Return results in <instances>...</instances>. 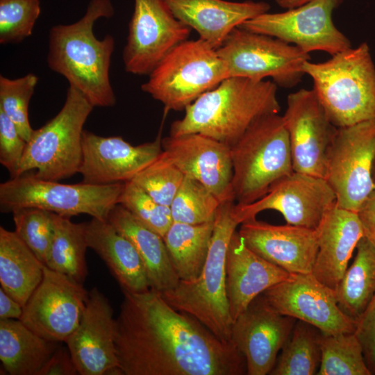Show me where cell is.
<instances>
[{
  "label": "cell",
  "instance_id": "1",
  "mask_svg": "<svg viewBox=\"0 0 375 375\" xmlns=\"http://www.w3.org/2000/svg\"><path fill=\"white\" fill-rule=\"evenodd\" d=\"M115 344L123 375H243L244 355L160 292L123 291Z\"/></svg>",
  "mask_w": 375,
  "mask_h": 375
},
{
  "label": "cell",
  "instance_id": "2",
  "mask_svg": "<svg viewBox=\"0 0 375 375\" xmlns=\"http://www.w3.org/2000/svg\"><path fill=\"white\" fill-rule=\"evenodd\" d=\"M115 14L111 0H90L83 16L70 24H57L49 33L47 65L82 92L94 107H112L116 97L110 79L115 41L94 33L95 22Z\"/></svg>",
  "mask_w": 375,
  "mask_h": 375
},
{
  "label": "cell",
  "instance_id": "3",
  "mask_svg": "<svg viewBox=\"0 0 375 375\" xmlns=\"http://www.w3.org/2000/svg\"><path fill=\"white\" fill-rule=\"evenodd\" d=\"M276 92L273 81L228 77L188 106L169 135L199 133L231 147L257 120L279 113Z\"/></svg>",
  "mask_w": 375,
  "mask_h": 375
},
{
  "label": "cell",
  "instance_id": "4",
  "mask_svg": "<svg viewBox=\"0 0 375 375\" xmlns=\"http://www.w3.org/2000/svg\"><path fill=\"white\" fill-rule=\"evenodd\" d=\"M234 201L222 203L217 212L208 255L199 276L180 281L174 289L161 292L178 310L203 324L224 342H231V317L226 294V256L233 234L240 224L233 213Z\"/></svg>",
  "mask_w": 375,
  "mask_h": 375
},
{
  "label": "cell",
  "instance_id": "5",
  "mask_svg": "<svg viewBox=\"0 0 375 375\" xmlns=\"http://www.w3.org/2000/svg\"><path fill=\"white\" fill-rule=\"evenodd\" d=\"M304 74L328 119L337 128L375 120V65L362 42L322 62L307 61Z\"/></svg>",
  "mask_w": 375,
  "mask_h": 375
},
{
  "label": "cell",
  "instance_id": "6",
  "mask_svg": "<svg viewBox=\"0 0 375 375\" xmlns=\"http://www.w3.org/2000/svg\"><path fill=\"white\" fill-rule=\"evenodd\" d=\"M231 154L236 204L257 201L274 183L294 172L288 133L278 114L254 122L231 147Z\"/></svg>",
  "mask_w": 375,
  "mask_h": 375
},
{
  "label": "cell",
  "instance_id": "7",
  "mask_svg": "<svg viewBox=\"0 0 375 375\" xmlns=\"http://www.w3.org/2000/svg\"><path fill=\"white\" fill-rule=\"evenodd\" d=\"M94 108L82 92L69 85L60 110L44 126L33 130L17 176L36 169V177L58 181L78 173L83 126Z\"/></svg>",
  "mask_w": 375,
  "mask_h": 375
},
{
  "label": "cell",
  "instance_id": "8",
  "mask_svg": "<svg viewBox=\"0 0 375 375\" xmlns=\"http://www.w3.org/2000/svg\"><path fill=\"white\" fill-rule=\"evenodd\" d=\"M141 85L166 110L181 111L229 77L217 49L204 40H186L170 51Z\"/></svg>",
  "mask_w": 375,
  "mask_h": 375
},
{
  "label": "cell",
  "instance_id": "9",
  "mask_svg": "<svg viewBox=\"0 0 375 375\" xmlns=\"http://www.w3.org/2000/svg\"><path fill=\"white\" fill-rule=\"evenodd\" d=\"M124 186V183L64 184L26 172L0 184V209L12 212L17 208L33 207L63 217L86 214L107 220L112 208L119 203Z\"/></svg>",
  "mask_w": 375,
  "mask_h": 375
},
{
  "label": "cell",
  "instance_id": "10",
  "mask_svg": "<svg viewBox=\"0 0 375 375\" xmlns=\"http://www.w3.org/2000/svg\"><path fill=\"white\" fill-rule=\"evenodd\" d=\"M229 77L253 81L271 78L281 88H291L305 75L309 53L280 39L235 28L217 49Z\"/></svg>",
  "mask_w": 375,
  "mask_h": 375
},
{
  "label": "cell",
  "instance_id": "11",
  "mask_svg": "<svg viewBox=\"0 0 375 375\" xmlns=\"http://www.w3.org/2000/svg\"><path fill=\"white\" fill-rule=\"evenodd\" d=\"M374 159L375 120L338 128L324 176L335 194L337 206L358 212L375 188Z\"/></svg>",
  "mask_w": 375,
  "mask_h": 375
},
{
  "label": "cell",
  "instance_id": "12",
  "mask_svg": "<svg viewBox=\"0 0 375 375\" xmlns=\"http://www.w3.org/2000/svg\"><path fill=\"white\" fill-rule=\"evenodd\" d=\"M344 0H311L282 12H265L238 26L293 44L309 53L322 51L331 56L352 47L335 26L333 12Z\"/></svg>",
  "mask_w": 375,
  "mask_h": 375
},
{
  "label": "cell",
  "instance_id": "13",
  "mask_svg": "<svg viewBox=\"0 0 375 375\" xmlns=\"http://www.w3.org/2000/svg\"><path fill=\"white\" fill-rule=\"evenodd\" d=\"M192 29L173 15L162 0H134L123 62L126 72L149 75Z\"/></svg>",
  "mask_w": 375,
  "mask_h": 375
},
{
  "label": "cell",
  "instance_id": "14",
  "mask_svg": "<svg viewBox=\"0 0 375 375\" xmlns=\"http://www.w3.org/2000/svg\"><path fill=\"white\" fill-rule=\"evenodd\" d=\"M335 202V194L324 178L294 171L257 201L235 203L233 213L242 224L262 211L273 210L282 214L288 224L316 229Z\"/></svg>",
  "mask_w": 375,
  "mask_h": 375
},
{
  "label": "cell",
  "instance_id": "15",
  "mask_svg": "<svg viewBox=\"0 0 375 375\" xmlns=\"http://www.w3.org/2000/svg\"><path fill=\"white\" fill-rule=\"evenodd\" d=\"M88 295L83 283L44 265L19 320L47 340L65 342L79 324Z\"/></svg>",
  "mask_w": 375,
  "mask_h": 375
},
{
  "label": "cell",
  "instance_id": "16",
  "mask_svg": "<svg viewBox=\"0 0 375 375\" xmlns=\"http://www.w3.org/2000/svg\"><path fill=\"white\" fill-rule=\"evenodd\" d=\"M262 294L280 314L311 324L324 335L355 332L357 322L340 308L335 291L312 273L291 274Z\"/></svg>",
  "mask_w": 375,
  "mask_h": 375
},
{
  "label": "cell",
  "instance_id": "17",
  "mask_svg": "<svg viewBox=\"0 0 375 375\" xmlns=\"http://www.w3.org/2000/svg\"><path fill=\"white\" fill-rule=\"evenodd\" d=\"M294 172L324 178L326 161L338 128L328 119L313 90L287 97L283 115Z\"/></svg>",
  "mask_w": 375,
  "mask_h": 375
},
{
  "label": "cell",
  "instance_id": "18",
  "mask_svg": "<svg viewBox=\"0 0 375 375\" xmlns=\"http://www.w3.org/2000/svg\"><path fill=\"white\" fill-rule=\"evenodd\" d=\"M115 319L97 288L88 295L78 326L65 341L81 375H123L115 344Z\"/></svg>",
  "mask_w": 375,
  "mask_h": 375
},
{
  "label": "cell",
  "instance_id": "19",
  "mask_svg": "<svg viewBox=\"0 0 375 375\" xmlns=\"http://www.w3.org/2000/svg\"><path fill=\"white\" fill-rule=\"evenodd\" d=\"M296 320L276 311L261 294L233 321L231 341L244 355L247 374H269Z\"/></svg>",
  "mask_w": 375,
  "mask_h": 375
},
{
  "label": "cell",
  "instance_id": "20",
  "mask_svg": "<svg viewBox=\"0 0 375 375\" xmlns=\"http://www.w3.org/2000/svg\"><path fill=\"white\" fill-rule=\"evenodd\" d=\"M82 182L109 185L132 181L162 153L160 135L153 141L133 146L120 136L103 137L84 130Z\"/></svg>",
  "mask_w": 375,
  "mask_h": 375
},
{
  "label": "cell",
  "instance_id": "21",
  "mask_svg": "<svg viewBox=\"0 0 375 375\" xmlns=\"http://www.w3.org/2000/svg\"><path fill=\"white\" fill-rule=\"evenodd\" d=\"M162 153L185 177L206 186L222 203L234 201L231 147L199 133L162 139Z\"/></svg>",
  "mask_w": 375,
  "mask_h": 375
},
{
  "label": "cell",
  "instance_id": "22",
  "mask_svg": "<svg viewBox=\"0 0 375 375\" xmlns=\"http://www.w3.org/2000/svg\"><path fill=\"white\" fill-rule=\"evenodd\" d=\"M240 225L238 232L245 244L261 258L290 274L312 273L318 246L316 229L274 225L256 218Z\"/></svg>",
  "mask_w": 375,
  "mask_h": 375
},
{
  "label": "cell",
  "instance_id": "23",
  "mask_svg": "<svg viewBox=\"0 0 375 375\" xmlns=\"http://www.w3.org/2000/svg\"><path fill=\"white\" fill-rule=\"evenodd\" d=\"M180 22L194 30L212 48H219L231 31L244 22L267 12L265 1L162 0Z\"/></svg>",
  "mask_w": 375,
  "mask_h": 375
},
{
  "label": "cell",
  "instance_id": "24",
  "mask_svg": "<svg viewBox=\"0 0 375 375\" xmlns=\"http://www.w3.org/2000/svg\"><path fill=\"white\" fill-rule=\"evenodd\" d=\"M316 231L318 246L312 274L335 291L364 229L356 212L335 204Z\"/></svg>",
  "mask_w": 375,
  "mask_h": 375
},
{
  "label": "cell",
  "instance_id": "25",
  "mask_svg": "<svg viewBox=\"0 0 375 375\" xmlns=\"http://www.w3.org/2000/svg\"><path fill=\"white\" fill-rule=\"evenodd\" d=\"M226 272V294L233 321L258 295L291 275L249 249L237 231L228 247Z\"/></svg>",
  "mask_w": 375,
  "mask_h": 375
},
{
  "label": "cell",
  "instance_id": "26",
  "mask_svg": "<svg viewBox=\"0 0 375 375\" xmlns=\"http://www.w3.org/2000/svg\"><path fill=\"white\" fill-rule=\"evenodd\" d=\"M88 248L103 260L122 291L132 293L151 289L144 264L132 243L107 220L86 222Z\"/></svg>",
  "mask_w": 375,
  "mask_h": 375
},
{
  "label": "cell",
  "instance_id": "27",
  "mask_svg": "<svg viewBox=\"0 0 375 375\" xmlns=\"http://www.w3.org/2000/svg\"><path fill=\"white\" fill-rule=\"evenodd\" d=\"M107 221L135 248L151 290L161 293L176 287L180 279L160 235L142 224L119 203L112 208Z\"/></svg>",
  "mask_w": 375,
  "mask_h": 375
},
{
  "label": "cell",
  "instance_id": "28",
  "mask_svg": "<svg viewBox=\"0 0 375 375\" xmlns=\"http://www.w3.org/2000/svg\"><path fill=\"white\" fill-rule=\"evenodd\" d=\"M58 343L43 338L19 319L0 320V360L10 375H38Z\"/></svg>",
  "mask_w": 375,
  "mask_h": 375
},
{
  "label": "cell",
  "instance_id": "29",
  "mask_svg": "<svg viewBox=\"0 0 375 375\" xmlns=\"http://www.w3.org/2000/svg\"><path fill=\"white\" fill-rule=\"evenodd\" d=\"M44 265L15 231L0 227V283L23 307L40 283Z\"/></svg>",
  "mask_w": 375,
  "mask_h": 375
},
{
  "label": "cell",
  "instance_id": "30",
  "mask_svg": "<svg viewBox=\"0 0 375 375\" xmlns=\"http://www.w3.org/2000/svg\"><path fill=\"white\" fill-rule=\"evenodd\" d=\"M214 223L215 219L197 224L173 222L163 236L180 281H191L200 274L209 250Z\"/></svg>",
  "mask_w": 375,
  "mask_h": 375
},
{
  "label": "cell",
  "instance_id": "31",
  "mask_svg": "<svg viewBox=\"0 0 375 375\" xmlns=\"http://www.w3.org/2000/svg\"><path fill=\"white\" fill-rule=\"evenodd\" d=\"M336 290L340 308L357 322L375 293V238L365 235Z\"/></svg>",
  "mask_w": 375,
  "mask_h": 375
},
{
  "label": "cell",
  "instance_id": "32",
  "mask_svg": "<svg viewBox=\"0 0 375 375\" xmlns=\"http://www.w3.org/2000/svg\"><path fill=\"white\" fill-rule=\"evenodd\" d=\"M53 217L54 235L45 265L83 283L88 274L86 222L74 223L55 213Z\"/></svg>",
  "mask_w": 375,
  "mask_h": 375
},
{
  "label": "cell",
  "instance_id": "33",
  "mask_svg": "<svg viewBox=\"0 0 375 375\" xmlns=\"http://www.w3.org/2000/svg\"><path fill=\"white\" fill-rule=\"evenodd\" d=\"M322 335L316 327L298 320L269 374H317L322 359Z\"/></svg>",
  "mask_w": 375,
  "mask_h": 375
},
{
  "label": "cell",
  "instance_id": "34",
  "mask_svg": "<svg viewBox=\"0 0 375 375\" xmlns=\"http://www.w3.org/2000/svg\"><path fill=\"white\" fill-rule=\"evenodd\" d=\"M317 375H371L355 333L322 335Z\"/></svg>",
  "mask_w": 375,
  "mask_h": 375
},
{
  "label": "cell",
  "instance_id": "35",
  "mask_svg": "<svg viewBox=\"0 0 375 375\" xmlns=\"http://www.w3.org/2000/svg\"><path fill=\"white\" fill-rule=\"evenodd\" d=\"M219 200L199 181L184 177L170 205L173 222L190 224L208 222L215 218Z\"/></svg>",
  "mask_w": 375,
  "mask_h": 375
},
{
  "label": "cell",
  "instance_id": "36",
  "mask_svg": "<svg viewBox=\"0 0 375 375\" xmlns=\"http://www.w3.org/2000/svg\"><path fill=\"white\" fill-rule=\"evenodd\" d=\"M38 83V77L32 73L14 79L0 76V110L15 124L26 142L33 132L28 106Z\"/></svg>",
  "mask_w": 375,
  "mask_h": 375
},
{
  "label": "cell",
  "instance_id": "37",
  "mask_svg": "<svg viewBox=\"0 0 375 375\" xmlns=\"http://www.w3.org/2000/svg\"><path fill=\"white\" fill-rule=\"evenodd\" d=\"M12 213L15 233L45 265L54 235L53 213L33 207L17 208Z\"/></svg>",
  "mask_w": 375,
  "mask_h": 375
},
{
  "label": "cell",
  "instance_id": "38",
  "mask_svg": "<svg viewBox=\"0 0 375 375\" xmlns=\"http://www.w3.org/2000/svg\"><path fill=\"white\" fill-rule=\"evenodd\" d=\"M40 0H0V44H17L32 35Z\"/></svg>",
  "mask_w": 375,
  "mask_h": 375
},
{
  "label": "cell",
  "instance_id": "39",
  "mask_svg": "<svg viewBox=\"0 0 375 375\" xmlns=\"http://www.w3.org/2000/svg\"><path fill=\"white\" fill-rule=\"evenodd\" d=\"M184 175L163 154L139 172L132 180L160 204L169 206Z\"/></svg>",
  "mask_w": 375,
  "mask_h": 375
},
{
  "label": "cell",
  "instance_id": "40",
  "mask_svg": "<svg viewBox=\"0 0 375 375\" xmlns=\"http://www.w3.org/2000/svg\"><path fill=\"white\" fill-rule=\"evenodd\" d=\"M119 203L162 238L173 223L170 207L156 202L132 181L124 183Z\"/></svg>",
  "mask_w": 375,
  "mask_h": 375
},
{
  "label": "cell",
  "instance_id": "41",
  "mask_svg": "<svg viewBox=\"0 0 375 375\" xmlns=\"http://www.w3.org/2000/svg\"><path fill=\"white\" fill-rule=\"evenodd\" d=\"M26 144L15 124L0 110V162L11 178L18 175Z\"/></svg>",
  "mask_w": 375,
  "mask_h": 375
},
{
  "label": "cell",
  "instance_id": "42",
  "mask_svg": "<svg viewBox=\"0 0 375 375\" xmlns=\"http://www.w3.org/2000/svg\"><path fill=\"white\" fill-rule=\"evenodd\" d=\"M362 348L366 363L375 372V293L357 320L355 330Z\"/></svg>",
  "mask_w": 375,
  "mask_h": 375
},
{
  "label": "cell",
  "instance_id": "43",
  "mask_svg": "<svg viewBox=\"0 0 375 375\" xmlns=\"http://www.w3.org/2000/svg\"><path fill=\"white\" fill-rule=\"evenodd\" d=\"M76 365L67 348L59 346L53 352L38 375H76Z\"/></svg>",
  "mask_w": 375,
  "mask_h": 375
},
{
  "label": "cell",
  "instance_id": "44",
  "mask_svg": "<svg viewBox=\"0 0 375 375\" xmlns=\"http://www.w3.org/2000/svg\"><path fill=\"white\" fill-rule=\"evenodd\" d=\"M357 214L365 235L375 238V188L362 202Z\"/></svg>",
  "mask_w": 375,
  "mask_h": 375
},
{
  "label": "cell",
  "instance_id": "45",
  "mask_svg": "<svg viewBox=\"0 0 375 375\" xmlns=\"http://www.w3.org/2000/svg\"><path fill=\"white\" fill-rule=\"evenodd\" d=\"M23 306L2 288H0V320L20 319Z\"/></svg>",
  "mask_w": 375,
  "mask_h": 375
},
{
  "label": "cell",
  "instance_id": "46",
  "mask_svg": "<svg viewBox=\"0 0 375 375\" xmlns=\"http://www.w3.org/2000/svg\"><path fill=\"white\" fill-rule=\"evenodd\" d=\"M310 1L311 0H275L279 6L287 9L298 7Z\"/></svg>",
  "mask_w": 375,
  "mask_h": 375
},
{
  "label": "cell",
  "instance_id": "47",
  "mask_svg": "<svg viewBox=\"0 0 375 375\" xmlns=\"http://www.w3.org/2000/svg\"><path fill=\"white\" fill-rule=\"evenodd\" d=\"M372 177H373V179H374V181L375 182V159H374V164H373Z\"/></svg>",
  "mask_w": 375,
  "mask_h": 375
},
{
  "label": "cell",
  "instance_id": "48",
  "mask_svg": "<svg viewBox=\"0 0 375 375\" xmlns=\"http://www.w3.org/2000/svg\"><path fill=\"white\" fill-rule=\"evenodd\" d=\"M374 374H375V372H374Z\"/></svg>",
  "mask_w": 375,
  "mask_h": 375
}]
</instances>
